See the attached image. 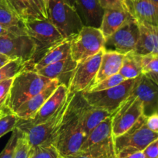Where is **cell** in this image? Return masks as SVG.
<instances>
[{
	"mask_svg": "<svg viewBox=\"0 0 158 158\" xmlns=\"http://www.w3.org/2000/svg\"><path fill=\"white\" fill-rule=\"evenodd\" d=\"M52 81L32 70L19 74L12 81L6 100V109L9 113H14L24 102L43 91Z\"/></svg>",
	"mask_w": 158,
	"mask_h": 158,
	"instance_id": "cell-1",
	"label": "cell"
},
{
	"mask_svg": "<svg viewBox=\"0 0 158 158\" xmlns=\"http://www.w3.org/2000/svg\"><path fill=\"white\" fill-rule=\"evenodd\" d=\"M76 94L68 92L66 99L59 109L43 123L24 130L31 147L53 145L60 128L69 112Z\"/></svg>",
	"mask_w": 158,
	"mask_h": 158,
	"instance_id": "cell-2",
	"label": "cell"
},
{
	"mask_svg": "<svg viewBox=\"0 0 158 158\" xmlns=\"http://www.w3.org/2000/svg\"><path fill=\"white\" fill-rule=\"evenodd\" d=\"M73 100L53 143L62 157L80 151L87 136L81 126Z\"/></svg>",
	"mask_w": 158,
	"mask_h": 158,
	"instance_id": "cell-3",
	"label": "cell"
},
{
	"mask_svg": "<svg viewBox=\"0 0 158 158\" xmlns=\"http://www.w3.org/2000/svg\"><path fill=\"white\" fill-rule=\"evenodd\" d=\"M146 117L143 115L128 131L114 138L117 158L143 151L151 143L158 139V133L152 132L147 126Z\"/></svg>",
	"mask_w": 158,
	"mask_h": 158,
	"instance_id": "cell-4",
	"label": "cell"
},
{
	"mask_svg": "<svg viewBox=\"0 0 158 158\" xmlns=\"http://www.w3.org/2000/svg\"><path fill=\"white\" fill-rule=\"evenodd\" d=\"M47 13L48 20L65 39H72L84 26L77 9L63 0H49Z\"/></svg>",
	"mask_w": 158,
	"mask_h": 158,
	"instance_id": "cell-5",
	"label": "cell"
},
{
	"mask_svg": "<svg viewBox=\"0 0 158 158\" xmlns=\"http://www.w3.org/2000/svg\"><path fill=\"white\" fill-rule=\"evenodd\" d=\"M135 79L125 80L120 85L103 91H83L81 95L90 106L114 113L121 104L131 94Z\"/></svg>",
	"mask_w": 158,
	"mask_h": 158,
	"instance_id": "cell-6",
	"label": "cell"
},
{
	"mask_svg": "<svg viewBox=\"0 0 158 158\" xmlns=\"http://www.w3.org/2000/svg\"><path fill=\"white\" fill-rule=\"evenodd\" d=\"M104 43L105 37L99 28L84 26L70 40V56L80 63L101 51Z\"/></svg>",
	"mask_w": 158,
	"mask_h": 158,
	"instance_id": "cell-7",
	"label": "cell"
},
{
	"mask_svg": "<svg viewBox=\"0 0 158 158\" xmlns=\"http://www.w3.org/2000/svg\"><path fill=\"white\" fill-rule=\"evenodd\" d=\"M23 22L27 35L37 45L35 57L41 53L43 55L51 47L66 40L48 19H28Z\"/></svg>",
	"mask_w": 158,
	"mask_h": 158,
	"instance_id": "cell-8",
	"label": "cell"
},
{
	"mask_svg": "<svg viewBox=\"0 0 158 158\" xmlns=\"http://www.w3.org/2000/svg\"><path fill=\"white\" fill-rule=\"evenodd\" d=\"M143 115V107L141 102L131 94L113 115V138L128 131Z\"/></svg>",
	"mask_w": 158,
	"mask_h": 158,
	"instance_id": "cell-9",
	"label": "cell"
},
{
	"mask_svg": "<svg viewBox=\"0 0 158 158\" xmlns=\"http://www.w3.org/2000/svg\"><path fill=\"white\" fill-rule=\"evenodd\" d=\"M139 37L138 23L134 18L105 39L103 50L114 51L123 55L134 52Z\"/></svg>",
	"mask_w": 158,
	"mask_h": 158,
	"instance_id": "cell-10",
	"label": "cell"
},
{
	"mask_svg": "<svg viewBox=\"0 0 158 158\" xmlns=\"http://www.w3.org/2000/svg\"><path fill=\"white\" fill-rule=\"evenodd\" d=\"M103 53V49L87 60L78 63L67 83L68 92L81 93L93 85L100 68Z\"/></svg>",
	"mask_w": 158,
	"mask_h": 158,
	"instance_id": "cell-11",
	"label": "cell"
},
{
	"mask_svg": "<svg viewBox=\"0 0 158 158\" xmlns=\"http://www.w3.org/2000/svg\"><path fill=\"white\" fill-rule=\"evenodd\" d=\"M36 51V43L29 36L0 37V54L11 60L21 59L29 64L35 59Z\"/></svg>",
	"mask_w": 158,
	"mask_h": 158,
	"instance_id": "cell-12",
	"label": "cell"
},
{
	"mask_svg": "<svg viewBox=\"0 0 158 158\" xmlns=\"http://www.w3.org/2000/svg\"><path fill=\"white\" fill-rule=\"evenodd\" d=\"M68 94V88L65 84L60 83L49 99L42 105L36 114L32 119L29 120H19L15 128L19 129L22 131L31 128L32 126L43 123L51 117L66 99Z\"/></svg>",
	"mask_w": 158,
	"mask_h": 158,
	"instance_id": "cell-13",
	"label": "cell"
},
{
	"mask_svg": "<svg viewBox=\"0 0 158 158\" xmlns=\"http://www.w3.org/2000/svg\"><path fill=\"white\" fill-rule=\"evenodd\" d=\"M131 94L141 102L144 116L156 112L158 105V85L147 74H142L136 78Z\"/></svg>",
	"mask_w": 158,
	"mask_h": 158,
	"instance_id": "cell-14",
	"label": "cell"
},
{
	"mask_svg": "<svg viewBox=\"0 0 158 158\" xmlns=\"http://www.w3.org/2000/svg\"><path fill=\"white\" fill-rule=\"evenodd\" d=\"M62 83L58 79H54L43 91L35 94L30 99L20 105L13 114H15L20 120H29L35 116L42 105L45 103L49 96L55 91L58 85Z\"/></svg>",
	"mask_w": 158,
	"mask_h": 158,
	"instance_id": "cell-15",
	"label": "cell"
},
{
	"mask_svg": "<svg viewBox=\"0 0 158 158\" xmlns=\"http://www.w3.org/2000/svg\"><path fill=\"white\" fill-rule=\"evenodd\" d=\"M75 9L83 26L100 29L105 9L99 0H76Z\"/></svg>",
	"mask_w": 158,
	"mask_h": 158,
	"instance_id": "cell-16",
	"label": "cell"
},
{
	"mask_svg": "<svg viewBox=\"0 0 158 158\" xmlns=\"http://www.w3.org/2000/svg\"><path fill=\"white\" fill-rule=\"evenodd\" d=\"M140 37L134 53L138 55H158V26L137 20Z\"/></svg>",
	"mask_w": 158,
	"mask_h": 158,
	"instance_id": "cell-17",
	"label": "cell"
},
{
	"mask_svg": "<svg viewBox=\"0 0 158 158\" xmlns=\"http://www.w3.org/2000/svg\"><path fill=\"white\" fill-rule=\"evenodd\" d=\"M134 19V15L127 11L120 9H105L100 29L106 39L127 22Z\"/></svg>",
	"mask_w": 158,
	"mask_h": 158,
	"instance_id": "cell-18",
	"label": "cell"
},
{
	"mask_svg": "<svg viewBox=\"0 0 158 158\" xmlns=\"http://www.w3.org/2000/svg\"><path fill=\"white\" fill-rule=\"evenodd\" d=\"M123 54L114 51L103 50L100 68L92 85L104 80L105 78L118 74L124 59Z\"/></svg>",
	"mask_w": 158,
	"mask_h": 158,
	"instance_id": "cell-19",
	"label": "cell"
},
{
	"mask_svg": "<svg viewBox=\"0 0 158 158\" xmlns=\"http://www.w3.org/2000/svg\"><path fill=\"white\" fill-rule=\"evenodd\" d=\"M70 40L66 39L48 50L36 63L34 64L33 68L31 70L37 71L47 65L70 57Z\"/></svg>",
	"mask_w": 158,
	"mask_h": 158,
	"instance_id": "cell-20",
	"label": "cell"
},
{
	"mask_svg": "<svg viewBox=\"0 0 158 158\" xmlns=\"http://www.w3.org/2000/svg\"><path fill=\"white\" fill-rule=\"evenodd\" d=\"M131 11L138 21L158 26V7L151 0H131Z\"/></svg>",
	"mask_w": 158,
	"mask_h": 158,
	"instance_id": "cell-21",
	"label": "cell"
},
{
	"mask_svg": "<svg viewBox=\"0 0 158 158\" xmlns=\"http://www.w3.org/2000/svg\"><path fill=\"white\" fill-rule=\"evenodd\" d=\"M63 158H117L114 150V138L111 136L100 143Z\"/></svg>",
	"mask_w": 158,
	"mask_h": 158,
	"instance_id": "cell-22",
	"label": "cell"
},
{
	"mask_svg": "<svg viewBox=\"0 0 158 158\" xmlns=\"http://www.w3.org/2000/svg\"><path fill=\"white\" fill-rule=\"evenodd\" d=\"M77 64L78 63L75 61L70 56L67 58L47 65L38 70L36 72L51 80L58 79L61 81V78L63 76H66V74L71 75L73 71L77 68Z\"/></svg>",
	"mask_w": 158,
	"mask_h": 158,
	"instance_id": "cell-23",
	"label": "cell"
},
{
	"mask_svg": "<svg viewBox=\"0 0 158 158\" xmlns=\"http://www.w3.org/2000/svg\"><path fill=\"white\" fill-rule=\"evenodd\" d=\"M112 116L108 117L107 119L100 122L86 136L80 150H86V149L89 148L96 144L100 143L113 136Z\"/></svg>",
	"mask_w": 158,
	"mask_h": 158,
	"instance_id": "cell-24",
	"label": "cell"
},
{
	"mask_svg": "<svg viewBox=\"0 0 158 158\" xmlns=\"http://www.w3.org/2000/svg\"><path fill=\"white\" fill-rule=\"evenodd\" d=\"M9 9L20 19H43L32 6L30 0H4Z\"/></svg>",
	"mask_w": 158,
	"mask_h": 158,
	"instance_id": "cell-25",
	"label": "cell"
},
{
	"mask_svg": "<svg viewBox=\"0 0 158 158\" xmlns=\"http://www.w3.org/2000/svg\"><path fill=\"white\" fill-rule=\"evenodd\" d=\"M119 74L125 80L135 79L143 74L137 54L131 52L125 54Z\"/></svg>",
	"mask_w": 158,
	"mask_h": 158,
	"instance_id": "cell-26",
	"label": "cell"
},
{
	"mask_svg": "<svg viewBox=\"0 0 158 158\" xmlns=\"http://www.w3.org/2000/svg\"><path fill=\"white\" fill-rule=\"evenodd\" d=\"M28 64L29 63L21 59L11 60L4 66L0 68V81L14 78L19 74L27 70Z\"/></svg>",
	"mask_w": 158,
	"mask_h": 158,
	"instance_id": "cell-27",
	"label": "cell"
},
{
	"mask_svg": "<svg viewBox=\"0 0 158 158\" xmlns=\"http://www.w3.org/2000/svg\"><path fill=\"white\" fill-rule=\"evenodd\" d=\"M0 24L9 27H24L23 20L9 9L4 0H0Z\"/></svg>",
	"mask_w": 158,
	"mask_h": 158,
	"instance_id": "cell-28",
	"label": "cell"
},
{
	"mask_svg": "<svg viewBox=\"0 0 158 158\" xmlns=\"http://www.w3.org/2000/svg\"><path fill=\"white\" fill-rule=\"evenodd\" d=\"M125 79L120 75V74H116L114 75L110 76V77L105 78L104 80L98 82V83L95 84L94 85H91L86 91H89V92H95V91H103V90L109 89V88H114V87L117 86V85H120L123 81H124Z\"/></svg>",
	"mask_w": 158,
	"mask_h": 158,
	"instance_id": "cell-29",
	"label": "cell"
},
{
	"mask_svg": "<svg viewBox=\"0 0 158 158\" xmlns=\"http://www.w3.org/2000/svg\"><path fill=\"white\" fill-rule=\"evenodd\" d=\"M137 56H138V60L143 74L158 73V55H156V54L138 55L137 54Z\"/></svg>",
	"mask_w": 158,
	"mask_h": 158,
	"instance_id": "cell-30",
	"label": "cell"
},
{
	"mask_svg": "<svg viewBox=\"0 0 158 158\" xmlns=\"http://www.w3.org/2000/svg\"><path fill=\"white\" fill-rule=\"evenodd\" d=\"M29 158H63L53 145L31 147Z\"/></svg>",
	"mask_w": 158,
	"mask_h": 158,
	"instance_id": "cell-31",
	"label": "cell"
},
{
	"mask_svg": "<svg viewBox=\"0 0 158 158\" xmlns=\"http://www.w3.org/2000/svg\"><path fill=\"white\" fill-rule=\"evenodd\" d=\"M23 132L18 128H15L12 131V134L6 143V147L0 153V158H13L15 154V148L18 143L19 138Z\"/></svg>",
	"mask_w": 158,
	"mask_h": 158,
	"instance_id": "cell-32",
	"label": "cell"
},
{
	"mask_svg": "<svg viewBox=\"0 0 158 158\" xmlns=\"http://www.w3.org/2000/svg\"><path fill=\"white\" fill-rule=\"evenodd\" d=\"M19 119L13 113L3 115L0 117V138L6 135V133L11 131H13L14 129L16 127Z\"/></svg>",
	"mask_w": 158,
	"mask_h": 158,
	"instance_id": "cell-33",
	"label": "cell"
},
{
	"mask_svg": "<svg viewBox=\"0 0 158 158\" xmlns=\"http://www.w3.org/2000/svg\"><path fill=\"white\" fill-rule=\"evenodd\" d=\"M14 78L7 79L0 81V113L2 115L9 114V112L6 109V103L9 96V91L12 86Z\"/></svg>",
	"mask_w": 158,
	"mask_h": 158,
	"instance_id": "cell-34",
	"label": "cell"
},
{
	"mask_svg": "<svg viewBox=\"0 0 158 158\" xmlns=\"http://www.w3.org/2000/svg\"><path fill=\"white\" fill-rule=\"evenodd\" d=\"M22 131V130H21ZM23 132V131H22ZM31 146L28 141L27 137L24 132H23L19 138L18 143L15 148L13 158H29Z\"/></svg>",
	"mask_w": 158,
	"mask_h": 158,
	"instance_id": "cell-35",
	"label": "cell"
},
{
	"mask_svg": "<svg viewBox=\"0 0 158 158\" xmlns=\"http://www.w3.org/2000/svg\"><path fill=\"white\" fill-rule=\"evenodd\" d=\"M99 2L104 9H120L131 13V0H99Z\"/></svg>",
	"mask_w": 158,
	"mask_h": 158,
	"instance_id": "cell-36",
	"label": "cell"
},
{
	"mask_svg": "<svg viewBox=\"0 0 158 158\" xmlns=\"http://www.w3.org/2000/svg\"><path fill=\"white\" fill-rule=\"evenodd\" d=\"M4 36H28L24 27H9L0 24V37Z\"/></svg>",
	"mask_w": 158,
	"mask_h": 158,
	"instance_id": "cell-37",
	"label": "cell"
},
{
	"mask_svg": "<svg viewBox=\"0 0 158 158\" xmlns=\"http://www.w3.org/2000/svg\"><path fill=\"white\" fill-rule=\"evenodd\" d=\"M145 158H158V139L153 141L143 150Z\"/></svg>",
	"mask_w": 158,
	"mask_h": 158,
	"instance_id": "cell-38",
	"label": "cell"
},
{
	"mask_svg": "<svg viewBox=\"0 0 158 158\" xmlns=\"http://www.w3.org/2000/svg\"><path fill=\"white\" fill-rule=\"evenodd\" d=\"M30 2L35 10L42 18L48 19L47 10L43 0H30Z\"/></svg>",
	"mask_w": 158,
	"mask_h": 158,
	"instance_id": "cell-39",
	"label": "cell"
},
{
	"mask_svg": "<svg viewBox=\"0 0 158 158\" xmlns=\"http://www.w3.org/2000/svg\"><path fill=\"white\" fill-rule=\"evenodd\" d=\"M146 125L152 132L158 133V113L154 112L146 117Z\"/></svg>",
	"mask_w": 158,
	"mask_h": 158,
	"instance_id": "cell-40",
	"label": "cell"
},
{
	"mask_svg": "<svg viewBox=\"0 0 158 158\" xmlns=\"http://www.w3.org/2000/svg\"><path fill=\"white\" fill-rule=\"evenodd\" d=\"M120 158H145L144 154H143V151L136 152V153H131V154L127 155V156H123Z\"/></svg>",
	"mask_w": 158,
	"mask_h": 158,
	"instance_id": "cell-41",
	"label": "cell"
},
{
	"mask_svg": "<svg viewBox=\"0 0 158 158\" xmlns=\"http://www.w3.org/2000/svg\"><path fill=\"white\" fill-rule=\"evenodd\" d=\"M11 59L9 57H8L7 56L4 55V54H0V68H2V66H4L6 64H7L8 62L10 61Z\"/></svg>",
	"mask_w": 158,
	"mask_h": 158,
	"instance_id": "cell-42",
	"label": "cell"
},
{
	"mask_svg": "<svg viewBox=\"0 0 158 158\" xmlns=\"http://www.w3.org/2000/svg\"><path fill=\"white\" fill-rule=\"evenodd\" d=\"M147 75H148V77H151V78L158 85V73H155V74H154V73H151V74H147Z\"/></svg>",
	"mask_w": 158,
	"mask_h": 158,
	"instance_id": "cell-43",
	"label": "cell"
},
{
	"mask_svg": "<svg viewBox=\"0 0 158 158\" xmlns=\"http://www.w3.org/2000/svg\"><path fill=\"white\" fill-rule=\"evenodd\" d=\"M66 3H67L69 6H73V7L75 8V4H76V0H63Z\"/></svg>",
	"mask_w": 158,
	"mask_h": 158,
	"instance_id": "cell-44",
	"label": "cell"
},
{
	"mask_svg": "<svg viewBox=\"0 0 158 158\" xmlns=\"http://www.w3.org/2000/svg\"><path fill=\"white\" fill-rule=\"evenodd\" d=\"M43 1H44V3H45V5H46V10H47L48 5H49V0H43Z\"/></svg>",
	"mask_w": 158,
	"mask_h": 158,
	"instance_id": "cell-45",
	"label": "cell"
},
{
	"mask_svg": "<svg viewBox=\"0 0 158 158\" xmlns=\"http://www.w3.org/2000/svg\"><path fill=\"white\" fill-rule=\"evenodd\" d=\"M151 1H152L153 2H154V4H155L156 6H157L158 7V0H151Z\"/></svg>",
	"mask_w": 158,
	"mask_h": 158,
	"instance_id": "cell-46",
	"label": "cell"
},
{
	"mask_svg": "<svg viewBox=\"0 0 158 158\" xmlns=\"http://www.w3.org/2000/svg\"><path fill=\"white\" fill-rule=\"evenodd\" d=\"M156 112L158 113V105H157V111H156Z\"/></svg>",
	"mask_w": 158,
	"mask_h": 158,
	"instance_id": "cell-47",
	"label": "cell"
},
{
	"mask_svg": "<svg viewBox=\"0 0 158 158\" xmlns=\"http://www.w3.org/2000/svg\"><path fill=\"white\" fill-rule=\"evenodd\" d=\"M3 115L2 114H1V113H0V117H1V116H2Z\"/></svg>",
	"mask_w": 158,
	"mask_h": 158,
	"instance_id": "cell-48",
	"label": "cell"
},
{
	"mask_svg": "<svg viewBox=\"0 0 158 158\" xmlns=\"http://www.w3.org/2000/svg\"><path fill=\"white\" fill-rule=\"evenodd\" d=\"M132 1H134V0H132Z\"/></svg>",
	"mask_w": 158,
	"mask_h": 158,
	"instance_id": "cell-49",
	"label": "cell"
}]
</instances>
